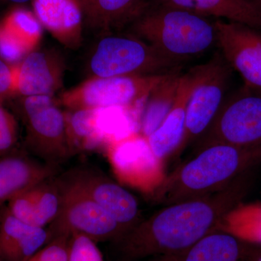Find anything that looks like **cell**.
Returning a JSON list of instances; mask_svg holds the SVG:
<instances>
[{"label":"cell","instance_id":"obj_1","mask_svg":"<svg viewBox=\"0 0 261 261\" xmlns=\"http://www.w3.org/2000/svg\"><path fill=\"white\" fill-rule=\"evenodd\" d=\"M244 173L222 190L210 195L171 204L141 221L116 244L118 261L166 257L185 251L219 228L241 203L251 182Z\"/></svg>","mask_w":261,"mask_h":261},{"label":"cell","instance_id":"obj_2","mask_svg":"<svg viewBox=\"0 0 261 261\" xmlns=\"http://www.w3.org/2000/svg\"><path fill=\"white\" fill-rule=\"evenodd\" d=\"M261 163V145L241 147L210 146L196 153L149 193L164 206L210 195L232 183Z\"/></svg>","mask_w":261,"mask_h":261},{"label":"cell","instance_id":"obj_3","mask_svg":"<svg viewBox=\"0 0 261 261\" xmlns=\"http://www.w3.org/2000/svg\"><path fill=\"white\" fill-rule=\"evenodd\" d=\"M129 29L130 34L178 65L204 54L216 44L214 22L164 5H152Z\"/></svg>","mask_w":261,"mask_h":261},{"label":"cell","instance_id":"obj_4","mask_svg":"<svg viewBox=\"0 0 261 261\" xmlns=\"http://www.w3.org/2000/svg\"><path fill=\"white\" fill-rule=\"evenodd\" d=\"M102 36L89 57L91 77L163 75L176 71L179 67L133 34Z\"/></svg>","mask_w":261,"mask_h":261},{"label":"cell","instance_id":"obj_5","mask_svg":"<svg viewBox=\"0 0 261 261\" xmlns=\"http://www.w3.org/2000/svg\"><path fill=\"white\" fill-rule=\"evenodd\" d=\"M18 112L25 126V145L37 159L60 166L71 157L64 111L53 96L21 97Z\"/></svg>","mask_w":261,"mask_h":261},{"label":"cell","instance_id":"obj_6","mask_svg":"<svg viewBox=\"0 0 261 261\" xmlns=\"http://www.w3.org/2000/svg\"><path fill=\"white\" fill-rule=\"evenodd\" d=\"M216 145H261V92L244 86L226 97L211 126L194 144V154Z\"/></svg>","mask_w":261,"mask_h":261},{"label":"cell","instance_id":"obj_7","mask_svg":"<svg viewBox=\"0 0 261 261\" xmlns=\"http://www.w3.org/2000/svg\"><path fill=\"white\" fill-rule=\"evenodd\" d=\"M168 74L169 73L145 76L90 77L63 93L61 102L69 110L132 108L146 99Z\"/></svg>","mask_w":261,"mask_h":261},{"label":"cell","instance_id":"obj_8","mask_svg":"<svg viewBox=\"0 0 261 261\" xmlns=\"http://www.w3.org/2000/svg\"><path fill=\"white\" fill-rule=\"evenodd\" d=\"M57 180L62 190V205L59 214L47 227L49 241L62 235L81 233L97 243H116L126 234L109 213L87 196Z\"/></svg>","mask_w":261,"mask_h":261},{"label":"cell","instance_id":"obj_9","mask_svg":"<svg viewBox=\"0 0 261 261\" xmlns=\"http://www.w3.org/2000/svg\"><path fill=\"white\" fill-rule=\"evenodd\" d=\"M57 178L109 213L126 233L142 220L140 205L135 196L99 170L80 166L57 175Z\"/></svg>","mask_w":261,"mask_h":261},{"label":"cell","instance_id":"obj_10","mask_svg":"<svg viewBox=\"0 0 261 261\" xmlns=\"http://www.w3.org/2000/svg\"><path fill=\"white\" fill-rule=\"evenodd\" d=\"M229 65L216 56L205 64V71L187 105L185 134L176 154L203 135L224 103L229 80Z\"/></svg>","mask_w":261,"mask_h":261},{"label":"cell","instance_id":"obj_11","mask_svg":"<svg viewBox=\"0 0 261 261\" xmlns=\"http://www.w3.org/2000/svg\"><path fill=\"white\" fill-rule=\"evenodd\" d=\"M214 25L224 61L241 75L245 86L261 92V31L220 19Z\"/></svg>","mask_w":261,"mask_h":261},{"label":"cell","instance_id":"obj_12","mask_svg":"<svg viewBox=\"0 0 261 261\" xmlns=\"http://www.w3.org/2000/svg\"><path fill=\"white\" fill-rule=\"evenodd\" d=\"M106 154L117 178L123 183L150 193L157 165L145 137L139 133L110 142Z\"/></svg>","mask_w":261,"mask_h":261},{"label":"cell","instance_id":"obj_13","mask_svg":"<svg viewBox=\"0 0 261 261\" xmlns=\"http://www.w3.org/2000/svg\"><path fill=\"white\" fill-rule=\"evenodd\" d=\"M205 71L204 64L181 75L172 108L159 128L145 138L151 153L159 164L177 152L185 134L187 105Z\"/></svg>","mask_w":261,"mask_h":261},{"label":"cell","instance_id":"obj_14","mask_svg":"<svg viewBox=\"0 0 261 261\" xmlns=\"http://www.w3.org/2000/svg\"><path fill=\"white\" fill-rule=\"evenodd\" d=\"M14 66L15 95L53 96L63 86L65 63L53 49L33 50Z\"/></svg>","mask_w":261,"mask_h":261},{"label":"cell","instance_id":"obj_15","mask_svg":"<svg viewBox=\"0 0 261 261\" xmlns=\"http://www.w3.org/2000/svg\"><path fill=\"white\" fill-rule=\"evenodd\" d=\"M60 166L44 162L29 152L14 150L0 155V208L15 196L57 176Z\"/></svg>","mask_w":261,"mask_h":261},{"label":"cell","instance_id":"obj_16","mask_svg":"<svg viewBox=\"0 0 261 261\" xmlns=\"http://www.w3.org/2000/svg\"><path fill=\"white\" fill-rule=\"evenodd\" d=\"M61 205L62 190L55 176L15 196L6 207L25 224L47 228L59 214Z\"/></svg>","mask_w":261,"mask_h":261},{"label":"cell","instance_id":"obj_17","mask_svg":"<svg viewBox=\"0 0 261 261\" xmlns=\"http://www.w3.org/2000/svg\"><path fill=\"white\" fill-rule=\"evenodd\" d=\"M43 29L65 47L76 49L83 40L84 18L79 0H32Z\"/></svg>","mask_w":261,"mask_h":261},{"label":"cell","instance_id":"obj_18","mask_svg":"<svg viewBox=\"0 0 261 261\" xmlns=\"http://www.w3.org/2000/svg\"><path fill=\"white\" fill-rule=\"evenodd\" d=\"M84 25L99 34L129 28L149 9L150 0H79Z\"/></svg>","mask_w":261,"mask_h":261},{"label":"cell","instance_id":"obj_19","mask_svg":"<svg viewBox=\"0 0 261 261\" xmlns=\"http://www.w3.org/2000/svg\"><path fill=\"white\" fill-rule=\"evenodd\" d=\"M49 241L47 228L25 224L6 205L0 209V250L5 261H27Z\"/></svg>","mask_w":261,"mask_h":261},{"label":"cell","instance_id":"obj_20","mask_svg":"<svg viewBox=\"0 0 261 261\" xmlns=\"http://www.w3.org/2000/svg\"><path fill=\"white\" fill-rule=\"evenodd\" d=\"M158 5L214 17L261 31V10L251 0H155Z\"/></svg>","mask_w":261,"mask_h":261},{"label":"cell","instance_id":"obj_21","mask_svg":"<svg viewBox=\"0 0 261 261\" xmlns=\"http://www.w3.org/2000/svg\"><path fill=\"white\" fill-rule=\"evenodd\" d=\"M246 244L231 231L218 228L185 251L161 257V261H242Z\"/></svg>","mask_w":261,"mask_h":261},{"label":"cell","instance_id":"obj_22","mask_svg":"<svg viewBox=\"0 0 261 261\" xmlns=\"http://www.w3.org/2000/svg\"><path fill=\"white\" fill-rule=\"evenodd\" d=\"M181 76L177 70L169 73L146 98L139 133L145 138L159 128L172 108Z\"/></svg>","mask_w":261,"mask_h":261},{"label":"cell","instance_id":"obj_23","mask_svg":"<svg viewBox=\"0 0 261 261\" xmlns=\"http://www.w3.org/2000/svg\"><path fill=\"white\" fill-rule=\"evenodd\" d=\"M67 138L71 155L92 152L105 145L97 128L95 109L64 111Z\"/></svg>","mask_w":261,"mask_h":261},{"label":"cell","instance_id":"obj_24","mask_svg":"<svg viewBox=\"0 0 261 261\" xmlns=\"http://www.w3.org/2000/svg\"><path fill=\"white\" fill-rule=\"evenodd\" d=\"M2 28L23 43L31 50L35 49L42 37L43 27L30 10L18 8L5 17Z\"/></svg>","mask_w":261,"mask_h":261},{"label":"cell","instance_id":"obj_25","mask_svg":"<svg viewBox=\"0 0 261 261\" xmlns=\"http://www.w3.org/2000/svg\"><path fill=\"white\" fill-rule=\"evenodd\" d=\"M97 243L81 233L70 235L68 261H105Z\"/></svg>","mask_w":261,"mask_h":261},{"label":"cell","instance_id":"obj_26","mask_svg":"<svg viewBox=\"0 0 261 261\" xmlns=\"http://www.w3.org/2000/svg\"><path fill=\"white\" fill-rule=\"evenodd\" d=\"M18 121L13 113L0 103V155L14 150L18 141Z\"/></svg>","mask_w":261,"mask_h":261},{"label":"cell","instance_id":"obj_27","mask_svg":"<svg viewBox=\"0 0 261 261\" xmlns=\"http://www.w3.org/2000/svg\"><path fill=\"white\" fill-rule=\"evenodd\" d=\"M32 51L23 43L0 27V58L10 65H18Z\"/></svg>","mask_w":261,"mask_h":261},{"label":"cell","instance_id":"obj_28","mask_svg":"<svg viewBox=\"0 0 261 261\" xmlns=\"http://www.w3.org/2000/svg\"><path fill=\"white\" fill-rule=\"evenodd\" d=\"M70 237L62 235L53 239L27 261H68Z\"/></svg>","mask_w":261,"mask_h":261},{"label":"cell","instance_id":"obj_29","mask_svg":"<svg viewBox=\"0 0 261 261\" xmlns=\"http://www.w3.org/2000/svg\"><path fill=\"white\" fill-rule=\"evenodd\" d=\"M15 94L14 66L0 58V103Z\"/></svg>","mask_w":261,"mask_h":261},{"label":"cell","instance_id":"obj_30","mask_svg":"<svg viewBox=\"0 0 261 261\" xmlns=\"http://www.w3.org/2000/svg\"><path fill=\"white\" fill-rule=\"evenodd\" d=\"M249 261H261V252L252 256Z\"/></svg>","mask_w":261,"mask_h":261},{"label":"cell","instance_id":"obj_31","mask_svg":"<svg viewBox=\"0 0 261 261\" xmlns=\"http://www.w3.org/2000/svg\"><path fill=\"white\" fill-rule=\"evenodd\" d=\"M10 3H16V4H23V3H28L32 0H8Z\"/></svg>","mask_w":261,"mask_h":261},{"label":"cell","instance_id":"obj_32","mask_svg":"<svg viewBox=\"0 0 261 261\" xmlns=\"http://www.w3.org/2000/svg\"><path fill=\"white\" fill-rule=\"evenodd\" d=\"M251 1L261 10V0H251Z\"/></svg>","mask_w":261,"mask_h":261},{"label":"cell","instance_id":"obj_33","mask_svg":"<svg viewBox=\"0 0 261 261\" xmlns=\"http://www.w3.org/2000/svg\"><path fill=\"white\" fill-rule=\"evenodd\" d=\"M0 261H5L4 258H3V255H2L1 250H0Z\"/></svg>","mask_w":261,"mask_h":261}]
</instances>
